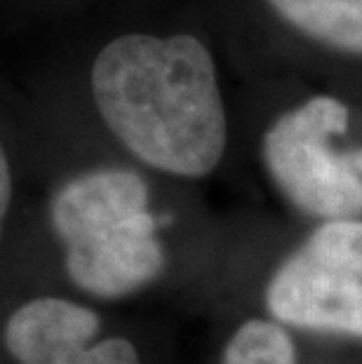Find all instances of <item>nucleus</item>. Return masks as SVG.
I'll list each match as a JSON object with an SVG mask.
<instances>
[{"label": "nucleus", "mask_w": 362, "mask_h": 364, "mask_svg": "<svg viewBox=\"0 0 362 364\" xmlns=\"http://www.w3.org/2000/svg\"><path fill=\"white\" fill-rule=\"evenodd\" d=\"M90 85L104 125L144 165L191 179L219 165L226 111L212 54L198 38H113L95 57Z\"/></svg>", "instance_id": "nucleus-1"}, {"label": "nucleus", "mask_w": 362, "mask_h": 364, "mask_svg": "<svg viewBox=\"0 0 362 364\" xmlns=\"http://www.w3.org/2000/svg\"><path fill=\"white\" fill-rule=\"evenodd\" d=\"M50 216L66 247L68 275L95 296H127L163 270L165 254L139 174L97 169L75 176L57 191Z\"/></svg>", "instance_id": "nucleus-2"}, {"label": "nucleus", "mask_w": 362, "mask_h": 364, "mask_svg": "<svg viewBox=\"0 0 362 364\" xmlns=\"http://www.w3.org/2000/svg\"><path fill=\"white\" fill-rule=\"evenodd\" d=\"M348 125V108L334 97H315L273 122L264 136L268 174L299 209L346 219L362 212L358 153L336 156L329 136Z\"/></svg>", "instance_id": "nucleus-3"}, {"label": "nucleus", "mask_w": 362, "mask_h": 364, "mask_svg": "<svg viewBox=\"0 0 362 364\" xmlns=\"http://www.w3.org/2000/svg\"><path fill=\"white\" fill-rule=\"evenodd\" d=\"M268 308L282 322L362 336V221L318 228L268 284Z\"/></svg>", "instance_id": "nucleus-4"}, {"label": "nucleus", "mask_w": 362, "mask_h": 364, "mask_svg": "<svg viewBox=\"0 0 362 364\" xmlns=\"http://www.w3.org/2000/svg\"><path fill=\"white\" fill-rule=\"evenodd\" d=\"M99 317L64 299H36L10 317L5 343L21 364H139L125 338L90 343Z\"/></svg>", "instance_id": "nucleus-5"}, {"label": "nucleus", "mask_w": 362, "mask_h": 364, "mask_svg": "<svg viewBox=\"0 0 362 364\" xmlns=\"http://www.w3.org/2000/svg\"><path fill=\"white\" fill-rule=\"evenodd\" d=\"M302 33L329 48L362 54V0H266Z\"/></svg>", "instance_id": "nucleus-6"}, {"label": "nucleus", "mask_w": 362, "mask_h": 364, "mask_svg": "<svg viewBox=\"0 0 362 364\" xmlns=\"http://www.w3.org/2000/svg\"><path fill=\"white\" fill-rule=\"evenodd\" d=\"M223 364H294V348L280 327L252 320L230 338Z\"/></svg>", "instance_id": "nucleus-7"}, {"label": "nucleus", "mask_w": 362, "mask_h": 364, "mask_svg": "<svg viewBox=\"0 0 362 364\" xmlns=\"http://www.w3.org/2000/svg\"><path fill=\"white\" fill-rule=\"evenodd\" d=\"M12 200V172H10V160H7V153L0 144V226H3V219L7 214V207H10Z\"/></svg>", "instance_id": "nucleus-8"}]
</instances>
